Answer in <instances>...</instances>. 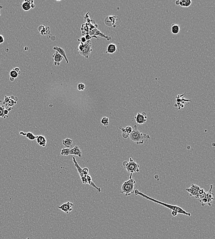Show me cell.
<instances>
[{"instance_id":"cell-1","label":"cell","mask_w":215,"mask_h":239,"mask_svg":"<svg viewBox=\"0 0 215 239\" xmlns=\"http://www.w3.org/2000/svg\"><path fill=\"white\" fill-rule=\"evenodd\" d=\"M134 194L135 195V196H141V197H142L143 198H145L146 199H148V200H150L151 201H152L153 202L156 203H157L158 204L161 205L163 206H164V207H165L166 208L170 209V210H171L172 211H175L177 212L179 214H182V215L188 216V217H190V216H191V214L190 213H188V212H186L185 211H184L183 209H182V208H181L180 207H179V206L172 205H169V204H166L165 203L162 202L160 201H158L157 200H156V199H154V198H151L150 197L147 196V195H146L144 194L142 192H139V191L138 189H136V190H134Z\"/></svg>"},{"instance_id":"cell-2","label":"cell","mask_w":215,"mask_h":239,"mask_svg":"<svg viewBox=\"0 0 215 239\" xmlns=\"http://www.w3.org/2000/svg\"><path fill=\"white\" fill-rule=\"evenodd\" d=\"M129 139L133 143L137 144H143L144 142H147L150 139L149 135L143 133L139 130L137 125H134L132 132L129 134Z\"/></svg>"},{"instance_id":"cell-3","label":"cell","mask_w":215,"mask_h":239,"mask_svg":"<svg viewBox=\"0 0 215 239\" xmlns=\"http://www.w3.org/2000/svg\"><path fill=\"white\" fill-rule=\"evenodd\" d=\"M135 181L132 179L124 182L121 187V193L124 194L126 196H129L134 194V187L135 184Z\"/></svg>"},{"instance_id":"cell-4","label":"cell","mask_w":215,"mask_h":239,"mask_svg":"<svg viewBox=\"0 0 215 239\" xmlns=\"http://www.w3.org/2000/svg\"><path fill=\"white\" fill-rule=\"evenodd\" d=\"M92 47L90 40H88L85 43H80L78 47V50L80 55L88 59L91 52L92 51Z\"/></svg>"},{"instance_id":"cell-5","label":"cell","mask_w":215,"mask_h":239,"mask_svg":"<svg viewBox=\"0 0 215 239\" xmlns=\"http://www.w3.org/2000/svg\"><path fill=\"white\" fill-rule=\"evenodd\" d=\"M139 165L134 161L130 158L129 159V162L128 163L126 166L124 167L126 171L130 174L129 179H132V174L133 173H139Z\"/></svg>"},{"instance_id":"cell-6","label":"cell","mask_w":215,"mask_h":239,"mask_svg":"<svg viewBox=\"0 0 215 239\" xmlns=\"http://www.w3.org/2000/svg\"><path fill=\"white\" fill-rule=\"evenodd\" d=\"M213 185L210 186V189L208 192L205 193V196L199 199V201L201 203L202 206L209 205L210 206H212V201L214 200V194L212 193V190L213 189Z\"/></svg>"},{"instance_id":"cell-7","label":"cell","mask_w":215,"mask_h":239,"mask_svg":"<svg viewBox=\"0 0 215 239\" xmlns=\"http://www.w3.org/2000/svg\"><path fill=\"white\" fill-rule=\"evenodd\" d=\"M17 100L18 99L17 98L14 97L13 96L5 97L3 102L5 108L9 111H11L13 109V107L17 103Z\"/></svg>"},{"instance_id":"cell-8","label":"cell","mask_w":215,"mask_h":239,"mask_svg":"<svg viewBox=\"0 0 215 239\" xmlns=\"http://www.w3.org/2000/svg\"><path fill=\"white\" fill-rule=\"evenodd\" d=\"M200 189V187L195 184H192L191 186L189 188H187L186 190L189 194L190 196H194L196 199H199V194L198 192Z\"/></svg>"},{"instance_id":"cell-9","label":"cell","mask_w":215,"mask_h":239,"mask_svg":"<svg viewBox=\"0 0 215 239\" xmlns=\"http://www.w3.org/2000/svg\"><path fill=\"white\" fill-rule=\"evenodd\" d=\"M73 162L74 164V166L76 167L77 169L78 170V172L79 173L80 177L81 178V179L82 180V182L83 184H87V175H84L83 174V169L81 168V167L79 166L78 163L77 162V160L75 159V158L74 157H73Z\"/></svg>"},{"instance_id":"cell-10","label":"cell","mask_w":215,"mask_h":239,"mask_svg":"<svg viewBox=\"0 0 215 239\" xmlns=\"http://www.w3.org/2000/svg\"><path fill=\"white\" fill-rule=\"evenodd\" d=\"M74 204L73 203L70 201H67L66 202L63 203L61 206H58V208L62 211L63 212L68 214L73 211V207Z\"/></svg>"},{"instance_id":"cell-11","label":"cell","mask_w":215,"mask_h":239,"mask_svg":"<svg viewBox=\"0 0 215 239\" xmlns=\"http://www.w3.org/2000/svg\"><path fill=\"white\" fill-rule=\"evenodd\" d=\"M147 117L146 112H143L142 113H138L134 117L136 122L139 125H142L146 123Z\"/></svg>"},{"instance_id":"cell-12","label":"cell","mask_w":215,"mask_h":239,"mask_svg":"<svg viewBox=\"0 0 215 239\" xmlns=\"http://www.w3.org/2000/svg\"><path fill=\"white\" fill-rule=\"evenodd\" d=\"M33 0H24L22 4V8L24 11H29L31 8L35 7Z\"/></svg>"},{"instance_id":"cell-13","label":"cell","mask_w":215,"mask_h":239,"mask_svg":"<svg viewBox=\"0 0 215 239\" xmlns=\"http://www.w3.org/2000/svg\"><path fill=\"white\" fill-rule=\"evenodd\" d=\"M64 58L57 52L54 53L52 55V61L54 62L55 66H59L60 63L63 61Z\"/></svg>"},{"instance_id":"cell-14","label":"cell","mask_w":215,"mask_h":239,"mask_svg":"<svg viewBox=\"0 0 215 239\" xmlns=\"http://www.w3.org/2000/svg\"><path fill=\"white\" fill-rule=\"evenodd\" d=\"M90 33H91L90 35H91V36H96V37L99 36V37H104V38H106L107 40H111V38L110 37L106 36V35L103 34L102 32H101L100 31H99L97 29H93Z\"/></svg>"},{"instance_id":"cell-15","label":"cell","mask_w":215,"mask_h":239,"mask_svg":"<svg viewBox=\"0 0 215 239\" xmlns=\"http://www.w3.org/2000/svg\"><path fill=\"white\" fill-rule=\"evenodd\" d=\"M70 155L77 156H79L80 158H81L82 156V151L80 149V147L77 145H75L72 149H70Z\"/></svg>"},{"instance_id":"cell-16","label":"cell","mask_w":215,"mask_h":239,"mask_svg":"<svg viewBox=\"0 0 215 239\" xmlns=\"http://www.w3.org/2000/svg\"><path fill=\"white\" fill-rule=\"evenodd\" d=\"M37 143L40 145L44 147L47 145V141L45 137L43 135L37 136L36 139Z\"/></svg>"},{"instance_id":"cell-17","label":"cell","mask_w":215,"mask_h":239,"mask_svg":"<svg viewBox=\"0 0 215 239\" xmlns=\"http://www.w3.org/2000/svg\"><path fill=\"white\" fill-rule=\"evenodd\" d=\"M53 50L57 52L58 53L60 54L64 58V59L66 60V63H68V59L67 58L66 54L65 51L63 50V49L61 47H58L57 46L53 47Z\"/></svg>"},{"instance_id":"cell-18","label":"cell","mask_w":215,"mask_h":239,"mask_svg":"<svg viewBox=\"0 0 215 239\" xmlns=\"http://www.w3.org/2000/svg\"><path fill=\"white\" fill-rule=\"evenodd\" d=\"M116 49H117V47L116 44L113 43H111L108 45V47H107L106 53L113 54L116 52Z\"/></svg>"},{"instance_id":"cell-19","label":"cell","mask_w":215,"mask_h":239,"mask_svg":"<svg viewBox=\"0 0 215 239\" xmlns=\"http://www.w3.org/2000/svg\"><path fill=\"white\" fill-rule=\"evenodd\" d=\"M20 135H23L24 136H25L28 139L30 140H33L36 139L37 136H35L31 132H28L27 133H25L23 132H20Z\"/></svg>"},{"instance_id":"cell-20","label":"cell","mask_w":215,"mask_h":239,"mask_svg":"<svg viewBox=\"0 0 215 239\" xmlns=\"http://www.w3.org/2000/svg\"><path fill=\"white\" fill-rule=\"evenodd\" d=\"M180 30V25L175 23H172L171 26V32L174 35H177L179 33Z\"/></svg>"},{"instance_id":"cell-21","label":"cell","mask_w":215,"mask_h":239,"mask_svg":"<svg viewBox=\"0 0 215 239\" xmlns=\"http://www.w3.org/2000/svg\"><path fill=\"white\" fill-rule=\"evenodd\" d=\"M73 140L68 138H66L63 140V144L64 146L66 147V148H69L72 147L73 145Z\"/></svg>"},{"instance_id":"cell-22","label":"cell","mask_w":215,"mask_h":239,"mask_svg":"<svg viewBox=\"0 0 215 239\" xmlns=\"http://www.w3.org/2000/svg\"><path fill=\"white\" fill-rule=\"evenodd\" d=\"M192 4V1L190 0H179V5L182 7H188Z\"/></svg>"},{"instance_id":"cell-23","label":"cell","mask_w":215,"mask_h":239,"mask_svg":"<svg viewBox=\"0 0 215 239\" xmlns=\"http://www.w3.org/2000/svg\"><path fill=\"white\" fill-rule=\"evenodd\" d=\"M70 149L69 148H63L61 151V154L63 156H68L70 155Z\"/></svg>"},{"instance_id":"cell-24","label":"cell","mask_w":215,"mask_h":239,"mask_svg":"<svg viewBox=\"0 0 215 239\" xmlns=\"http://www.w3.org/2000/svg\"><path fill=\"white\" fill-rule=\"evenodd\" d=\"M5 109V108L3 105H0V117L3 118L4 119H5L6 118L8 117V116H6V115H4V111Z\"/></svg>"},{"instance_id":"cell-25","label":"cell","mask_w":215,"mask_h":239,"mask_svg":"<svg viewBox=\"0 0 215 239\" xmlns=\"http://www.w3.org/2000/svg\"><path fill=\"white\" fill-rule=\"evenodd\" d=\"M119 128L122 132V136L124 139H128V138H129V134L126 132L125 128H124L122 126H120Z\"/></svg>"},{"instance_id":"cell-26","label":"cell","mask_w":215,"mask_h":239,"mask_svg":"<svg viewBox=\"0 0 215 239\" xmlns=\"http://www.w3.org/2000/svg\"><path fill=\"white\" fill-rule=\"evenodd\" d=\"M101 123L104 126H107L109 125V118L107 117H104L101 120Z\"/></svg>"},{"instance_id":"cell-27","label":"cell","mask_w":215,"mask_h":239,"mask_svg":"<svg viewBox=\"0 0 215 239\" xmlns=\"http://www.w3.org/2000/svg\"><path fill=\"white\" fill-rule=\"evenodd\" d=\"M10 76L11 77L15 79L18 76V74L15 70H14V69H13L10 72Z\"/></svg>"},{"instance_id":"cell-28","label":"cell","mask_w":215,"mask_h":239,"mask_svg":"<svg viewBox=\"0 0 215 239\" xmlns=\"http://www.w3.org/2000/svg\"><path fill=\"white\" fill-rule=\"evenodd\" d=\"M78 90L79 91H83L85 89V85H84V84L82 83H79L78 85Z\"/></svg>"},{"instance_id":"cell-29","label":"cell","mask_w":215,"mask_h":239,"mask_svg":"<svg viewBox=\"0 0 215 239\" xmlns=\"http://www.w3.org/2000/svg\"><path fill=\"white\" fill-rule=\"evenodd\" d=\"M125 131H126V132H127V133L130 134L132 132V130H133V129H132V127H131V126H127L126 128H125Z\"/></svg>"},{"instance_id":"cell-30","label":"cell","mask_w":215,"mask_h":239,"mask_svg":"<svg viewBox=\"0 0 215 239\" xmlns=\"http://www.w3.org/2000/svg\"><path fill=\"white\" fill-rule=\"evenodd\" d=\"M78 40H79V41H80V43H85V42H86V41H87V40H86V39H85V37H81V38H80V39H79Z\"/></svg>"},{"instance_id":"cell-31","label":"cell","mask_w":215,"mask_h":239,"mask_svg":"<svg viewBox=\"0 0 215 239\" xmlns=\"http://www.w3.org/2000/svg\"><path fill=\"white\" fill-rule=\"evenodd\" d=\"M4 42V38L3 36L0 35V44L3 43Z\"/></svg>"},{"instance_id":"cell-32","label":"cell","mask_w":215,"mask_h":239,"mask_svg":"<svg viewBox=\"0 0 215 239\" xmlns=\"http://www.w3.org/2000/svg\"><path fill=\"white\" fill-rule=\"evenodd\" d=\"M171 214H172V215L173 217H175L177 216V215H178V213H177V212L175 211H172Z\"/></svg>"},{"instance_id":"cell-33","label":"cell","mask_w":215,"mask_h":239,"mask_svg":"<svg viewBox=\"0 0 215 239\" xmlns=\"http://www.w3.org/2000/svg\"><path fill=\"white\" fill-rule=\"evenodd\" d=\"M13 69L14 70H15L17 72V73H18V75H20V74H21V71H20V69H19V68L16 67V68H15V69Z\"/></svg>"},{"instance_id":"cell-34","label":"cell","mask_w":215,"mask_h":239,"mask_svg":"<svg viewBox=\"0 0 215 239\" xmlns=\"http://www.w3.org/2000/svg\"><path fill=\"white\" fill-rule=\"evenodd\" d=\"M9 111L8 110H7V109H5L4 110V115H6V116H7V115H8V113H9Z\"/></svg>"},{"instance_id":"cell-35","label":"cell","mask_w":215,"mask_h":239,"mask_svg":"<svg viewBox=\"0 0 215 239\" xmlns=\"http://www.w3.org/2000/svg\"><path fill=\"white\" fill-rule=\"evenodd\" d=\"M128 163V162L127 161H124L122 163V165H123V166H124V167H125V166H127Z\"/></svg>"},{"instance_id":"cell-36","label":"cell","mask_w":215,"mask_h":239,"mask_svg":"<svg viewBox=\"0 0 215 239\" xmlns=\"http://www.w3.org/2000/svg\"><path fill=\"white\" fill-rule=\"evenodd\" d=\"M175 4L176 5H177V6L179 5V0H177V1H176Z\"/></svg>"},{"instance_id":"cell-37","label":"cell","mask_w":215,"mask_h":239,"mask_svg":"<svg viewBox=\"0 0 215 239\" xmlns=\"http://www.w3.org/2000/svg\"><path fill=\"white\" fill-rule=\"evenodd\" d=\"M9 79H10V81H13L14 80H15V79H14V78H12V77H10Z\"/></svg>"},{"instance_id":"cell-38","label":"cell","mask_w":215,"mask_h":239,"mask_svg":"<svg viewBox=\"0 0 215 239\" xmlns=\"http://www.w3.org/2000/svg\"><path fill=\"white\" fill-rule=\"evenodd\" d=\"M2 8H3V6H2L1 5H0V10H1V9H2Z\"/></svg>"},{"instance_id":"cell-39","label":"cell","mask_w":215,"mask_h":239,"mask_svg":"<svg viewBox=\"0 0 215 239\" xmlns=\"http://www.w3.org/2000/svg\"><path fill=\"white\" fill-rule=\"evenodd\" d=\"M213 146H214V143H213Z\"/></svg>"},{"instance_id":"cell-40","label":"cell","mask_w":215,"mask_h":239,"mask_svg":"<svg viewBox=\"0 0 215 239\" xmlns=\"http://www.w3.org/2000/svg\"></svg>"}]
</instances>
